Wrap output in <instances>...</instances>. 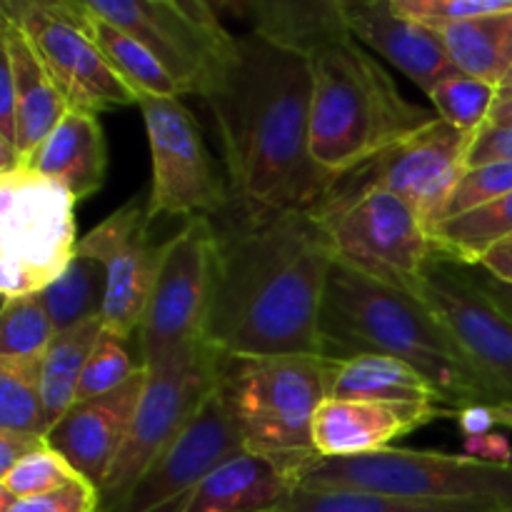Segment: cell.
<instances>
[{"mask_svg":"<svg viewBox=\"0 0 512 512\" xmlns=\"http://www.w3.org/2000/svg\"><path fill=\"white\" fill-rule=\"evenodd\" d=\"M343 13L350 35L390 60L425 95L445 75L458 70L445 50L440 30L405 18L395 10L393 0H343Z\"/></svg>","mask_w":512,"mask_h":512,"instance_id":"cell-19","label":"cell"},{"mask_svg":"<svg viewBox=\"0 0 512 512\" xmlns=\"http://www.w3.org/2000/svg\"><path fill=\"white\" fill-rule=\"evenodd\" d=\"M453 418L458 420V425H460V430H463L465 438H475V435L493 433V428H495L490 405H470V408L455 410Z\"/></svg>","mask_w":512,"mask_h":512,"instance_id":"cell-43","label":"cell"},{"mask_svg":"<svg viewBox=\"0 0 512 512\" xmlns=\"http://www.w3.org/2000/svg\"><path fill=\"white\" fill-rule=\"evenodd\" d=\"M320 340L325 358L388 355L413 365L453 413L470 405H490L483 385L423 300L378 283L340 260L333 263L325 285Z\"/></svg>","mask_w":512,"mask_h":512,"instance_id":"cell-3","label":"cell"},{"mask_svg":"<svg viewBox=\"0 0 512 512\" xmlns=\"http://www.w3.org/2000/svg\"><path fill=\"white\" fill-rule=\"evenodd\" d=\"M90 13L133 35L173 75L183 95H200L228 65L238 35L200 0H85Z\"/></svg>","mask_w":512,"mask_h":512,"instance_id":"cell-11","label":"cell"},{"mask_svg":"<svg viewBox=\"0 0 512 512\" xmlns=\"http://www.w3.org/2000/svg\"><path fill=\"white\" fill-rule=\"evenodd\" d=\"M220 353L203 340L145 365L148 383L135 410L133 425L113 468L98 488V512H115L125 503L145 470L183 433L218 383Z\"/></svg>","mask_w":512,"mask_h":512,"instance_id":"cell-9","label":"cell"},{"mask_svg":"<svg viewBox=\"0 0 512 512\" xmlns=\"http://www.w3.org/2000/svg\"><path fill=\"white\" fill-rule=\"evenodd\" d=\"M203 100L223 148L230 213L310 210L323 198L333 175L310 155L313 70L305 55L255 33L238 35Z\"/></svg>","mask_w":512,"mask_h":512,"instance_id":"cell-2","label":"cell"},{"mask_svg":"<svg viewBox=\"0 0 512 512\" xmlns=\"http://www.w3.org/2000/svg\"><path fill=\"white\" fill-rule=\"evenodd\" d=\"M140 368H143V363L133 360V353L128 350V340L118 338V335L103 328L88 363H85L83 378H80L78 385V403L113 393L115 388L128 383Z\"/></svg>","mask_w":512,"mask_h":512,"instance_id":"cell-36","label":"cell"},{"mask_svg":"<svg viewBox=\"0 0 512 512\" xmlns=\"http://www.w3.org/2000/svg\"><path fill=\"white\" fill-rule=\"evenodd\" d=\"M275 512H505L488 503H430L405 500L393 495L363 493V490L300 488L295 485L290 498Z\"/></svg>","mask_w":512,"mask_h":512,"instance_id":"cell-31","label":"cell"},{"mask_svg":"<svg viewBox=\"0 0 512 512\" xmlns=\"http://www.w3.org/2000/svg\"><path fill=\"white\" fill-rule=\"evenodd\" d=\"M300 488L363 490L430 503H488L512 510V465L438 450L385 448L353 458H315L295 475Z\"/></svg>","mask_w":512,"mask_h":512,"instance_id":"cell-6","label":"cell"},{"mask_svg":"<svg viewBox=\"0 0 512 512\" xmlns=\"http://www.w3.org/2000/svg\"><path fill=\"white\" fill-rule=\"evenodd\" d=\"M148 130L153 183L150 225L158 218H220L230 208L228 175L220 170L195 115L180 98H140Z\"/></svg>","mask_w":512,"mask_h":512,"instance_id":"cell-14","label":"cell"},{"mask_svg":"<svg viewBox=\"0 0 512 512\" xmlns=\"http://www.w3.org/2000/svg\"><path fill=\"white\" fill-rule=\"evenodd\" d=\"M478 268H483L485 273L495 275L503 283L512 285V240L508 243H500L498 248L490 250L483 260H480Z\"/></svg>","mask_w":512,"mask_h":512,"instance_id":"cell-44","label":"cell"},{"mask_svg":"<svg viewBox=\"0 0 512 512\" xmlns=\"http://www.w3.org/2000/svg\"><path fill=\"white\" fill-rule=\"evenodd\" d=\"M0 430L48 438L40 398V363L0 360Z\"/></svg>","mask_w":512,"mask_h":512,"instance_id":"cell-34","label":"cell"},{"mask_svg":"<svg viewBox=\"0 0 512 512\" xmlns=\"http://www.w3.org/2000/svg\"><path fill=\"white\" fill-rule=\"evenodd\" d=\"M445 50L460 73L500 85L512 73V13L440 28Z\"/></svg>","mask_w":512,"mask_h":512,"instance_id":"cell-26","label":"cell"},{"mask_svg":"<svg viewBox=\"0 0 512 512\" xmlns=\"http://www.w3.org/2000/svg\"><path fill=\"white\" fill-rule=\"evenodd\" d=\"M475 135L435 120L413 138L383 150L358 168L335 175L323 198L308 210L318 223L335 218L373 190L408 200L433 233L443 223L455 185L465 173V160Z\"/></svg>","mask_w":512,"mask_h":512,"instance_id":"cell-7","label":"cell"},{"mask_svg":"<svg viewBox=\"0 0 512 512\" xmlns=\"http://www.w3.org/2000/svg\"><path fill=\"white\" fill-rule=\"evenodd\" d=\"M25 168L55 180L75 203L98 193L108 170V145L98 115L70 108Z\"/></svg>","mask_w":512,"mask_h":512,"instance_id":"cell-22","label":"cell"},{"mask_svg":"<svg viewBox=\"0 0 512 512\" xmlns=\"http://www.w3.org/2000/svg\"><path fill=\"white\" fill-rule=\"evenodd\" d=\"M418 298L483 385L490 405L512 403V320L483 288L478 268L438 250L425 268Z\"/></svg>","mask_w":512,"mask_h":512,"instance_id":"cell-13","label":"cell"},{"mask_svg":"<svg viewBox=\"0 0 512 512\" xmlns=\"http://www.w3.org/2000/svg\"><path fill=\"white\" fill-rule=\"evenodd\" d=\"M490 163H512V125L488 123L475 133L465 170Z\"/></svg>","mask_w":512,"mask_h":512,"instance_id":"cell-40","label":"cell"},{"mask_svg":"<svg viewBox=\"0 0 512 512\" xmlns=\"http://www.w3.org/2000/svg\"><path fill=\"white\" fill-rule=\"evenodd\" d=\"M0 15L23 30L70 108L98 115L138 105L95 43L83 0H3Z\"/></svg>","mask_w":512,"mask_h":512,"instance_id":"cell-12","label":"cell"},{"mask_svg":"<svg viewBox=\"0 0 512 512\" xmlns=\"http://www.w3.org/2000/svg\"><path fill=\"white\" fill-rule=\"evenodd\" d=\"M240 10L248 18L250 33L305 58L350 35L343 0H253Z\"/></svg>","mask_w":512,"mask_h":512,"instance_id":"cell-24","label":"cell"},{"mask_svg":"<svg viewBox=\"0 0 512 512\" xmlns=\"http://www.w3.org/2000/svg\"><path fill=\"white\" fill-rule=\"evenodd\" d=\"M100 333H103V320H95V323L58 333L50 348L45 350L40 360V398H43L48 433L78 403L80 378Z\"/></svg>","mask_w":512,"mask_h":512,"instance_id":"cell-27","label":"cell"},{"mask_svg":"<svg viewBox=\"0 0 512 512\" xmlns=\"http://www.w3.org/2000/svg\"><path fill=\"white\" fill-rule=\"evenodd\" d=\"M320 225L328 233L335 260L418 298L425 268L438 248L408 200L373 190Z\"/></svg>","mask_w":512,"mask_h":512,"instance_id":"cell-15","label":"cell"},{"mask_svg":"<svg viewBox=\"0 0 512 512\" xmlns=\"http://www.w3.org/2000/svg\"><path fill=\"white\" fill-rule=\"evenodd\" d=\"M308 60L313 70L310 155L333 178L440 120L435 110L410 103L353 35L323 45Z\"/></svg>","mask_w":512,"mask_h":512,"instance_id":"cell-4","label":"cell"},{"mask_svg":"<svg viewBox=\"0 0 512 512\" xmlns=\"http://www.w3.org/2000/svg\"><path fill=\"white\" fill-rule=\"evenodd\" d=\"M510 512H512V510H510Z\"/></svg>","mask_w":512,"mask_h":512,"instance_id":"cell-50","label":"cell"},{"mask_svg":"<svg viewBox=\"0 0 512 512\" xmlns=\"http://www.w3.org/2000/svg\"><path fill=\"white\" fill-rule=\"evenodd\" d=\"M108 268L105 263L85 255H75L58 280L40 290L38 298L48 310L55 333L80 328V325L103 320Z\"/></svg>","mask_w":512,"mask_h":512,"instance_id":"cell-28","label":"cell"},{"mask_svg":"<svg viewBox=\"0 0 512 512\" xmlns=\"http://www.w3.org/2000/svg\"><path fill=\"white\" fill-rule=\"evenodd\" d=\"M333 263L328 233L308 210H228L205 340L228 358L323 355L320 310Z\"/></svg>","mask_w":512,"mask_h":512,"instance_id":"cell-1","label":"cell"},{"mask_svg":"<svg viewBox=\"0 0 512 512\" xmlns=\"http://www.w3.org/2000/svg\"><path fill=\"white\" fill-rule=\"evenodd\" d=\"M160 250L150 240L148 198H133L78 240V253L108 268L103 328L118 338L138 335L153 295Z\"/></svg>","mask_w":512,"mask_h":512,"instance_id":"cell-16","label":"cell"},{"mask_svg":"<svg viewBox=\"0 0 512 512\" xmlns=\"http://www.w3.org/2000/svg\"><path fill=\"white\" fill-rule=\"evenodd\" d=\"M75 200L33 168L0 175V293L38 295L78 253Z\"/></svg>","mask_w":512,"mask_h":512,"instance_id":"cell-8","label":"cell"},{"mask_svg":"<svg viewBox=\"0 0 512 512\" xmlns=\"http://www.w3.org/2000/svg\"><path fill=\"white\" fill-rule=\"evenodd\" d=\"M45 445H48V438H43V435H25L0 430V475L10 473L20 460L38 453Z\"/></svg>","mask_w":512,"mask_h":512,"instance_id":"cell-41","label":"cell"},{"mask_svg":"<svg viewBox=\"0 0 512 512\" xmlns=\"http://www.w3.org/2000/svg\"><path fill=\"white\" fill-rule=\"evenodd\" d=\"M55 328L38 295L3 300L0 310V360L40 363L55 340Z\"/></svg>","mask_w":512,"mask_h":512,"instance_id":"cell-32","label":"cell"},{"mask_svg":"<svg viewBox=\"0 0 512 512\" xmlns=\"http://www.w3.org/2000/svg\"><path fill=\"white\" fill-rule=\"evenodd\" d=\"M433 240L443 255L478 268L490 250L512 240V193L478 210L443 220L433 230Z\"/></svg>","mask_w":512,"mask_h":512,"instance_id":"cell-30","label":"cell"},{"mask_svg":"<svg viewBox=\"0 0 512 512\" xmlns=\"http://www.w3.org/2000/svg\"><path fill=\"white\" fill-rule=\"evenodd\" d=\"M512 193V163H490L480 168L465 170L460 183L455 185L453 198L445 208L443 220L455 218V215L470 213L493 200L505 198Z\"/></svg>","mask_w":512,"mask_h":512,"instance_id":"cell-38","label":"cell"},{"mask_svg":"<svg viewBox=\"0 0 512 512\" xmlns=\"http://www.w3.org/2000/svg\"><path fill=\"white\" fill-rule=\"evenodd\" d=\"M490 413H493L495 425H503V428H512V403L490 405Z\"/></svg>","mask_w":512,"mask_h":512,"instance_id":"cell-47","label":"cell"},{"mask_svg":"<svg viewBox=\"0 0 512 512\" xmlns=\"http://www.w3.org/2000/svg\"><path fill=\"white\" fill-rule=\"evenodd\" d=\"M428 98L440 120L463 133L475 135L483 125L490 123V115L500 98V88L455 70V73L445 75L440 83H435Z\"/></svg>","mask_w":512,"mask_h":512,"instance_id":"cell-33","label":"cell"},{"mask_svg":"<svg viewBox=\"0 0 512 512\" xmlns=\"http://www.w3.org/2000/svg\"><path fill=\"white\" fill-rule=\"evenodd\" d=\"M85 3V0H83ZM88 8V5H85ZM90 33L100 45L108 63L120 75L125 85L140 98H183V90L175 83L173 75L155 60V55L143 43L115 28L108 20L90 13Z\"/></svg>","mask_w":512,"mask_h":512,"instance_id":"cell-29","label":"cell"},{"mask_svg":"<svg viewBox=\"0 0 512 512\" xmlns=\"http://www.w3.org/2000/svg\"><path fill=\"white\" fill-rule=\"evenodd\" d=\"M338 360L323 355L228 358L220 355L215 393L245 443V453L295 475L318 458L313 420L330 398Z\"/></svg>","mask_w":512,"mask_h":512,"instance_id":"cell-5","label":"cell"},{"mask_svg":"<svg viewBox=\"0 0 512 512\" xmlns=\"http://www.w3.org/2000/svg\"><path fill=\"white\" fill-rule=\"evenodd\" d=\"M500 98H512V75H508V80L500 85Z\"/></svg>","mask_w":512,"mask_h":512,"instance_id":"cell-48","label":"cell"},{"mask_svg":"<svg viewBox=\"0 0 512 512\" xmlns=\"http://www.w3.org/2000/svg\"><path fill=\"white\" fill-rule=\"evenodd\" d=\"M393 5L405 18L435 30L465 20L512 13V0H393Z\"/></svg>","mask_w":512,"mask_h":512,"instance_id":"cell-37","label":"cell"},{"mask_svg":"<svg viewBox=\"0 0 512 512\" xmlns=\"http://www.w3.org/2000/svg\"><path fill=\"white\" fill-rule=\"evenodd\" d=\"M510 75H512V73H510Z\"/></svg>","mask_w":512,"mask_h":512,"instance_id":"cell-49","label":"cell"},{"mask_svg":"<svg viewBox=\"0 0 512 512\" xmlns=\"http://www.w3.org/2000/svg\"><path fill=\"white\" fill-rule=\"evenodd\" d=\"M218 275V225L213 218L185 220L160 250L153 295L138 330V358L153 365L203 343Z\"/></svg>","mask_w":512,"mask_h":512,"instance_id":"cell-10","label":"cell"},{"mask_svg":"<svg viewBox=\"0 0 512 512\" xmlns=\"http://www.w3.org/2000/svg\"><path fill=\"white\" fill-rule=\"evenodd\" d=\"M145 383H148V370L143 365L128 383L115 388L113 393L75 403L68 415L50 428V448L63 455L70 468L95 488L103 485L105 475L110 473L115 458L123 450Z\"/></svg>","mask_w":512,"mask_h":512,"instance_id":"cell-18","label":"cell"},{"mask_svg":"<svg viewBox=\"0 0 512 512\" xmlns=\"http://www.w3.org/2000/svg\"><path fill=\"white\" fill-rule=\"evenodd\" d=\"M78 478L80 475L70 468L68 460L55 453L50 445H45L43 450L20 460L10 473L0 475V508L10 505L13 500L53 493Z\"/></svg>","mask_w":512,"mask_h":512,"instance_id":"cell-35","label":"cell"},{"mask_svg":"<svg viewBox=\"0 0 512 512\" xmlns=\"http://www.w3.org/2000/svg\"><path fill=\"white\" fill-rule=\"evenodd\" d=\"M330 398L445 408L443 398L425 375H420L413 365L388 355H355V358L338 360Z\"/></svg>","mask_w":512,"mask_h":512,"instance_id":"cell-25","label":"cell"},{"mask_svg":"<svg viewBox=\"0 0 512 512\" xmlns=\"http://www.w3.org/2000/svg\"><path fill=\"white\" fill-rule=\"evenodd\" d=\"M240 453H245L243 438L213 390L115 512H183L195 488Z\"/></svg>","mask_w":512,"mask_h":512,"instance_id":"cell-17","label":"cell"},{"mask_svg":"<svg viewBox=\"0 0 512 512\" xmlns=\"http://www.w3.org/2000/svg\"><path fill=\"white\" fill-rule=\"evenodd\" d=\"M438 418H453L440 405L375 403V400L328 398L313 420V445L320 458H353L378 453L403 435Z\"/></svg>","mask_w":512,"mask_h":512,"instance_id":"cell-20","label":"cell"},{"mask_svg":"<svg viewBox=\"0 0 512 512\" xmlns=\"http://www.w3.org/2000/svg\"><path fill=\"white\" fill-rule=\"evenodd\" d=\"M465 455L483 463L512 465V445L503 433H485L465 438Z\"/></svg>","mask_w":512,"mask_h":512,"instance_id":"cell-42","label":"cell"},{"mask_svg":"<svg viewBox=\"0 0 512 512\" xmlns=\"http://www.w3.org/2000/svg\"><path fill=\"white\" fill-rule=\"evenodd\" d=\"M295 483L270 460L240 453L195 488L183 512H275Z\"/></svg>","mask_w":512,"mask_h":512,"instance_id":"cell-23","label":"cell"},{"mask_svg":"<svg viewBox=\"0 0 512 512\" xmlns=\"http://www.w3.org/2000/svg\"><path fill=\"white\" fill-rule=\"evenodd\" d=\"M0 60L8 65L13 78L18 103V160L20 168H25L68 115L70 105L23 30L8 18L0 20Z\"/></svg>","mask_w":512,"mask_h":512,"instance_id":"cell-21","label":"cell"},{"mask_svg":"<svg viewBox=\"0 0 512 512\" xmlns=\"http://www.w3.org/2000/svg\"><path fill=\"white\" fill-rule=\"evenodd\" d=\"M490 123L512 125V98H498L493 115H490Z\"/></svg>","mask_w":512,"mask_h":512,"instance_id":"cell-46","label":"cell"},{"mask_svg":"<svg viewBox=\"0 0 512 512\" xmlns=\"http://www.w3.org/2000/svg\"><path fill=\"white\" fill-rule=\"evenodd\" d=\"M98 508V488L85 478H78L53 493L13 500L10 505L0 508V512H98Z\"/></svg>","mask_w":512,"mask_h":512,"instance_id":"cell-39","label":"cell"},{"mask_svg":"<svg viewBox=\"0 0 512 512\" xmlns=\"http://www.w3.org/2000/svg\"><path fill=\"white\" fill-rule=\"evenodd\" d=\"M478 278H480V283H483V288L490 293V298H493L495 303H498L512 320V285L503 283V280H498L495 275L485 273L483 268H478Z\"/></svg>","mask_w":512,"mask_h":512,"instance_id":"cell-45","label":"cell"}]
</instances>
